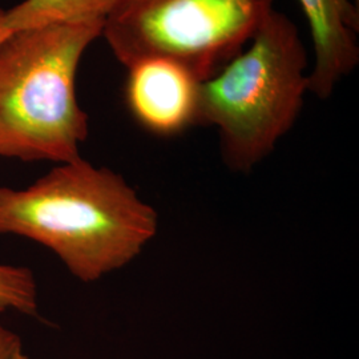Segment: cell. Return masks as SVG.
<instances>
[{"label": "cell", "instance_id": "obj_1", "mask_svg": "<svg viewBox=\"0 0 359 359\" xmlns=\"http://www.w3.org/2000/svg\"><path fill=\"white\" fill-rule=\"evenodd\" d=\"M156 228L154 209L120 175L81 157L25 189L0 187V236L48 248L84 283L127 265Z\"/></svg>", "mask_w": 359, "mask_h": 359}, {"label": "cell", "instance_id": "obj_2", "mask_svg": "<svg viewBox=\"0 0 359 359\" xmlns=\"http://www.w3.org/2000/svg\"><path fill=\"white\" fill-rule=\"evenodd\" d=\"M103 26L52 23L0 40V157L57 164L80 158L90 127L77 102V69Z\"/></svg>", "mask_w": 359, "mask_h": 359}, {"label": "cell", "instance_id": "obj_3", "mask_svg": "<svg viewBox=\"0 0 359 359\" xmlns=\"http://www.w3.org/2000/svg\"><path fill=\"white\" fill-rule=\"evenodd\" d=\"M308 68L294 22L274 10L245 51L201 81L197 126L217 127L231 169H252L293 127L309 90Z\"/></svg>", "mask_w": 359, "mask_h": 359}, {"label": "cell", "instance_id": "obj_4", "mask_svg": "<svg viewBox=\"0 0 359 359\" xmlns=\"http://www.w3.org/2000/svg\"><path fill=\"white\" fill-rule=\"evenodd\" d=\"M273 6L274 0H118L102 36L127 68L164 56L206 80L244 50Z\"/></svg>", "mask_w": 359, "mask_h": 359}, {"label": "cell", "instance_id": "obj_5", "mask_svg": "<svg viewBox=\"0 0 359 359\" xmlns=\"http://www.w3.org/2000/svg\"><path fill=\"white\" fill-rule=\"evenodd\" d=\"M126 102L142 128L175 136L197 126L201 81L179 62L151 56L129 65Z\"/></svg>", "mask_w": 359, "mask_h": 359}, {"label": "cell", "instance_id": "obj_6", "mask_svg": "<svg viewBox=\"0 0 359 359\" xmlns=\"http://www.w3.org/2000/svg\"><path fill=\"white\" fill-rule=\"evenodd\" d=\"M306 16L314 63L309 72V90L320 99L359 63L358 0H298Z\"/></svg>", "mask_w": 359, "mask_h": 359}, {"label": "cell", "instance_id": "obj_7", "mask_svg": "<svg viewBox=\"0 0 359 359\" xmlns=\"http://www.w3.org/2000/svg\"><path fill=\"white\" fill-rule=\"evenodd\" d=\"M118 0H23L4 11L3 26L18 29L68 22H104Z\"/></svg>", "mask_w": 359, "mask_h": 359}, {"label": "cell", "instance_id": "obj_8", "mask_svg": "<svg viewBox=\"0 0 359 359\" xmlns=\"http://www.w3.org/2000/svg\"><path fill=\"white\" fill-rule=\"evenodd\" d=\"M8 310L35 314L38 310V286L31 270L0 264V313Z\"/></svg>", "mask_w": 359, "mask_h": 359}, {"label": "cell", "instance_id": "obj_9", "mask_svg": "<svg viewBox=\"0 0 359 359\" xmlns=\"http://www.w3.org/2000/svg\"><path fill=\"white\" fill-rule=\"evenodd\" d=\"M0 359H28L20 338L0 325Z\"/></svg>", "mask_w": 359, "mask_h": 359}, {"label": "cell", "instance_id": "obj_10", "mask_svg": "<svg viewBox=\"0 0 359 359\" xmlns=\"http://www.w3.org/2000/svg\"><path fill=\"white\" fill-rule=\"evenodd\" d=\"M3 18H4V10L0 8V40L4 38L6 35L10 34V31H7V29L4 28V26H3Z\"/></svg>", "mask_w": 359, "mask_h": 359}]
</instances>
